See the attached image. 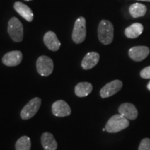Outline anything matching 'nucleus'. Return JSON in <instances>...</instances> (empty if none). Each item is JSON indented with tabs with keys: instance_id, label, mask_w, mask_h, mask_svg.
I'll return each mask as SVG.
<instances>
[{
	"instance_id": "3",
	"label": "nucleus",
	"mask_w": 150,
	"mask_h": 150,
	"mask_svg": "<svg viewBox=\"0 0 150 150\" xmlns=\"http://www.w3.org/2000/svg\"><path fill=\"white\" fill-rule=\"evenodd\" d=\"M8 33L13 40L16 42H22L24 38V28L18 18L13 17L8 23Z\"/></svg>"
},
{
	"instance_id": "10",
	"label": "nucleus",
	"mask_w": 150,
	"mask_h": 150,
	"mask_svg": "<svg viewBox=\"0 0 150 150\" xmlns=\"http://www.w3.org/2000/svg\"><path fill=\"white\" fill-rule=\"evenodd\" d=\"M23 59L22 53L19 50L9 52L2 58V63L8 67H14L20 65Z\"/></svg>"
},
{
	"instance_id": "7",
	"label": "nucleus",
	"mask_w": 150,
	"mask_h": 150,
	"mask_svg": "<svg viewBox=\"0 0 150 150\" xmlns=\"http://www.w3.org/2000/svg\"><path fill=\"white\" fill-rule=\"evenodd\" d=\"M123 83L120 80H113L106 84L100 91V96L102 98H107L114 95L122 88Z\"/></svg>"
},
{
	"instance_id": "5",
	"label": "nucleus",
	"mask_w": 150,
	"mask_h": 150,
	"mask_svg": "<svg viewBox=\"0 0 150 150\" xmlns=\"http://www.w3.org/2000/svg\"><path fill=\"white\" fill-rule=\"evenodd\" d=\"M42 100L39 97H35L31 99L27 103L20 112V117L22 120H29L34 117V115L38 111L41 106Z\"/></svg>"
},
{
	"instance_id": "12",
	"label": "nucleus",
	"mask_w": 150,
	"mask_h": 150,
	"mask_svg": "<svg viewBox=\"0 0 150 150\" xmlns=\"http://www.w3.org/2000/svg\"><path fill=\"white\" fill-rule=\"evenodd\" d=\"M119 113L128 120H134L138 115V112L136 106L131 103H124L118 108Z\"/></svg>"
},
{
	"instance_id": "24",
	"label": "nucleus",
	"mask_w": 150,
	"mask_h": 150,
	"mask_svg": "<svg viewBox=\"0 0 150 150\" xmlns=\"http://www.w3.org/2000/svg\"><path fill=\"white\" fill-rule=\"evenodd\" d=\"M24 1H33V0H24Z\"/></svg>"
},
{
	"instance_id": "25",
	"label": "nucleus",
	"mask_w": 150,
	"mask_h": 150,
	"mask_svg": "<svg viewBox=\"0 0 150 150\" xmlns=\"http://www.w3.org/2000/svg\"><path fill=\"white\" fill-rule=\"evenodd\" d=\"M102 131H106V129H105V128H104V129H102Z\"/></svg>"
},
{
	"instance_id": "8",
	"label": "nucleus",
	"mask_w": 150,
	"mask_h": 150,
	"mask_svg": "<svg viewBox=\"0 0 150 150\" xmlns=\"http://www.w3.org/2000/svg\"><path fill=\"white\" fill-rule=\"evenodd\" d=\"M52 112L56 117H63L70 115L72 110L70 106L64 100H57L52 106Z\"/></svg>"
},
{
	"instance_id": "13",
	"label": "nucleus",
	"mask_w": 150,
	"mask_h": 150,
	"mask_svg": "<svg viewBox=\"0 0 150 150\" xmlns=\"http://www.w3.org/2000/svg\"><path fill=\"white\" fill-rule=\"evenodd\" d=\"M13 8L15 9V11H16L20 16H22L24 20H27V22H31L33 21V11L27 5L24 4V3L20 2V1H16V2H15L14 4Z\"/></svg>"
},
{
	"instance_id": "19",
	"label": "nucleus",
	"mask_w": 150,
	"mask_h": 150,
	"mask_svg": "<svg viewBox=\"0 0 150 150\" xmlns=\"http://www.w3.org/2000/svg\"><path fill=\"white\" fill-rule=\"evenodd\" d=\"M31 142L29 137H20L16 142V150H31Z\"/></svg>"
},
{
	"instance_id": "17",
	"label": "nucleus",
	"mask_w": 150,
	"mask_h": 150,
	"mask_svg": "<svg viewBox=\"0 0 150 150\" xmlns=\"http://www.w3.org/2000/svg\"><path fill=\"white\" fill-rule=\"evenodd\" d=\"M144 27L140 23H134L125 30V34L128 38L134 39L138 38L143 32Z\"/></svg>"
},
{
	"instance_id": "23",
	"label": "nucleus",
	"mask_w": 150,
	"mask_h": 150,
	"mask_svg": "<svg viewBox=\"0 0 150 150\" xmlns=\"http://www.w3.org/2000/svg\"><path fill=\"white\" fill-rule=\"evenodd\" d=\"M138 1H148V2H150V0H138Z\"/></svg>"
},
{
	"instance_id": "9",
	"label": "nucleus",
	"mask_w": 150,
	"mask_h": 150,
	"mask_svg": "<svg viewBox=\"0 0 150 150\" xmlns=\"http://www.w3.org/2000/svg\"><path fill=\"white\" fill-rule=\"evenodd\" d=\"M150 50L146 46H135L129 50V56L133 61L140 62L149 56Z\"/></svg>"
},
{
	"instance_id": "22",
	"label": "nucleus",
	"mask_w": 150,
	"mask_h": 150,
	"mask_svg": "<svg viewBox=\"0 0 150 150\" xmlns=\"http://www.w3.org/2000/svg\"><path fill=\"white\" fill-rule=\"evenodd\" d=\"M147 89L149 90V91H150V81H149V82L147 84Z\"/></svg>"
},
{
	"instance_id": "14",
	"label": "nucleus",
	"mask_w": 150,
	"mask_h": 150,
	"mask_svg": "<svg viewBox=\"0 0 150 150\" xmlns=\"http://www.w3.org/2000/svg\"><path fill=\"white\" fill-rule=\"evenodd\" d=\"M99 54L97 52H91L88 53L84 56L81 63L82 68L86 70H91L99 63Z\"/></svg>"
},
{
	"instance_id": "2",
	"label": "nucleus",
	"mask_w": 150,
	"mask_h": 150,
	"mask_svg": "<svg viewBox=\"0 0 150 150\" xmlns=\"http://www.w3.org/2000/svg\"><path fill=\"white\" fill-rule=\"evenodd\" d=\"M129 125V120L120 114L112 116L106 123V131L108 133H117L127 129Z\"/></svg>"
},
{
	"instance_id": "18",
	"label": "nucleus",
	"mask_w": 150,
	"mask_h": 150,
	"mask_svg": "<svg viewBox=\"0 0 150 150\" xmlns=\"http://www.w3.org/2000/svg\"><path fill=\"white\" fill-rule=\"evenodd\" d=\"M147 6L140 3H135L129 6V11L131 16L134 18H140L145 16L147 13Z\"/></svg>"
},
{
	"instance_id": "21",
	"label": "nucleus",
	"mask_w": 150,
	"mask_h": 150,
	"mask_svg": "<svg viewBox=\"0 0 150 150\" xmlns=\"http://www.w3.org/2000/svg\"><path fill=\"white\" fill-rule=\"evenodd\" d=\"M140 76L142 79H150V66L146 67L142 69L140 73Z\"/></svg>"
},
{
	"instance_id": "20",
	"label": "nucleus",
	"mask_w": 150,
	"mask_h": 150,
	"mask_svg": "<svg viewBox=\"0 0 150 150\" xmlns=\"http://www.w3.org/2000/svg\"><path fill=\"white\" fill-rule=\"evenodd\" d=\"M138 150H150V139L149 138H144L140 142Z\"/></svg>"
},
{
	"instance_id": "1",
	"label": "nucleus",
	"mask_w": 150,
	"mask_h": 150,
	"mask_svg": "<svg viewBox=\"0 0 150 150\" xmlns=\"http://www.w3.org/2000/svg\"><path fill=\"white\" fill-rule=\"evenodd\" d=\"M97 33L100 42L104 45H108L112 42L114 38L113 25L108 20H102L99 24Z\"/></svg>"
},
{
	"instance_id": "4",
	"label": "nucleus",
	"mask_w": 150,
	"mask_h": 150,
	"mask_svg": "<svg viewBox=\"0 0 150 150\" xmlns=\"http://www.w3.org/2000/svg\"><path fill=\"white\" fill-rule=\"evenodd\" d=\"M86 38V20L81 16L76 19L73 28L72 38L75 44H81Z\"/></svg>"
},
{
	"instance_id": "15",
	"label": "nucleus",
	"mask_w": 150,
	"mask_h": 150,
	"mask_svg": "<svg viewBox=\"0 0 150 150\" xmlns=\"http://www.w3.org/2000/svg\"><path fill=\"white\" fill-rule=\"evenodd\" d=\"M41 144L45 150H56L58 143L53 135L50 132L43 133L41 136Z\"/></svg>"
},
{
	"instance_id": "6",
	"label": "nucleus",
	"mask_w": 150,
	"mask_h": 150,
	"mask_svg": "<svg viewBox=\"0 0 150 150\" xmlns=\"http://www.w3.org/2000/svg\"><path fill=\"white\" fill-rule=\"evenodd\" d=\"M36 70L42 76H48L54 70V62L47 56H40L36 61Z\"/></svg>"
},
{
	"instance_id": "16",
	"label": "nucleus",
	"mask_w": 150,
	"mask_h": 150,
	"mask_svg": "<svg viewBox=\"0 0 150 150\" xmlns=\"http://www.w3.org/2000/svg\"><path fill=\"white\" fill-rule=\"evenodd\" d=\"M93 85L89 82H80L74 88V93L79 97L88 96L93 91Z\"/></svg>"
},
{
	"instance_id": "11",
	"label": "nucleus",
	"mask_w": 150,
	"mask_h": 150,
	"mask_svg": "<svg viewBox=\"0 0 150 150\" xmlns=\"http://www.w3.org/2000/svg\"><path fill=\"white\" fill-rule=\"evenodd\" d=\"M43 42L48 50L53 52H56L61 47V42H60L57 35L54 31H47L45 33L43 37Z\"/></svg>"
}]
</instances>
